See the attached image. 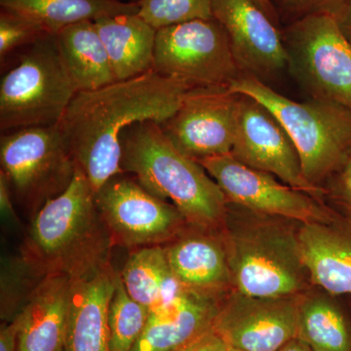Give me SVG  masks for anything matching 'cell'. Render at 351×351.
Listing matches in <instances>:
<instances>
[{
    "label": "cell",
    "instance_id": "obj_4",
    "mask_svg": "<svg viewBox=\"0 0 351 351\" xmlns=\"http://www.w3.org/2000/svg\"><path fill=\"white\" fill-rule=\"evenodd\" d=\"M228 90L250 97L276 117L294 143L304 177L314 186L341 169L351 156L350 108L316 99L298 103L248 73L240 75Z\"/></svg>",
    "mask_w": 351,
    "mask_h": 351
},
{
    "label": "cell",
    "instance_id": "obj_37",
    "mask_svg": "<svg viewBox=\"0 0 351 351\" xmlns=\"http://www.w3.org/2000/svg\"><path fill=\"white\" fill-rule=\"evenodd\" d=\"M254 3L256 4L258 7H260L261 9L267 14V16L270 18V19L274 20L276 15H274V9L272 7L271 2L270 0H253Z\"/></svg>",
    "mask_w": 351,
    "mask_h": 351
},
{
    "label": "cell",
    "instance_id": "obj_23",
    "mask_svg": "<svg viewBox=\"0 0 351 351\" xmlns=\"http://www.w3.org/2000/svg\"><path fill=\"white\" fill-rule=\"evenodd\" d=\"M119 276L128 294L151 313L168 306L186 291L173 274L164 246L131 251Z\"/></svg>",
    "mask_w": 351,
    "mask_h": 351
},
{
    "label": "cell",
    "instance_id": "obj_34",
    "mask_svg": "<svg viewBox=\"0 0 351 351\" xmlns=\"http://www.w3.org/2000/svg\"><path fill=\"white\" fill-rule=\"evenodd\" d=\"M338 188L341 199L351 209V156L341 168Z\"/></svg>",
    "mask_w": 351,
    "mask_h": 351
},
{
    "label": "cell",
    "instance_id": "obj_5",
    "mask_svg": "<svg viewBox=\"0 0 351 351\" xmlns=\"http://www.w3.org/2000/svg\"><path fill=\"white\" fill-rule=\"evenodd\" d=\"M0 82L2 133L59 124L77 90L55 36L25 48Z\"/></svg>",
    "mask_w": 351,
    "mask_h": 351
},
{
    "label": "cell",
    "instance_id": "obj_28",
    "mask_svg": "<svg viewBox=\"0 0 351 351\" xmlns=\"http://www.w3.org/2000/svg\"><path fill=\"white\" fill-rule=\"evenodd\" d=\"M138 16L154 29L212 20L214 0H137Z\"/></svg>",
    "mask_w": 351,
    "mask_h": 351
},
{
    "label": "cell",
    "instance_id": "obj_12",
    "mask_svg": "<svg viewBox=\"0 0 351 351\" xmlns=\"http://www.w3.org/2000/svg\"><path fill=\"white\" fill-rule=\"evenodd\" d=\"M239 98L228 88H193L160 126L176 147L195 160L230 154Z\"/></svg>",
    "mask_w": 351,
    "mask_h": 351
},
{
    "label": "cell",
    "instance_id": "obj_16",
    "mask_svg": "<svg viewBox=\"0 0 351 351\" xmlns=\"http://www.w3.org/2000/svg\"><path fill=\"white\" fill-rule=\"evenodd\" d=\"M117 276L110 262L73 279L64 351H110L108 306Z\"/></svg>",
    "mask_w": 351,
    "mask_h": 351
},
{
    "label": "cell",
    "instance_id": "obj_24",
    "mask_svg": "<svg viewBox=\"0 0 351 351\" xmlns=\"http://www.w3.org/2000/svg\"><path fill=\"white\" fill-rule=\"evenodd\" d=\"M0 7L36 21L53 36L83 21L138 12L137 1L123 0H0Z\"/></svg>",
    "mask_w": 351,
    "mask_h": 351
},
{
    "label": "cell",
    "instance_id": "obj_7",
    "mask_svg": "<svg viewBox=\"0 0 351 351\" xmlns=\"http://www.w3.org/2000/svg\"><path fill=\"white\" fill-rule=\"evenodd\" d=\"M230 279L240 294L254 298L297 295L307 270L298 235L270 226L230 234L226 240Z\"/></svg>",
    "mask_w": 351,
    "mask_h": 351
},
{
    "label": "cell",
    "instance_id": "obj_6",
    "mask_svg": "<svg viewBox=\"0 0 351 351\" xmlns=\"http://www.w3.org/2000/svg\"><path fill=\"white\" fill-rule=\"evenodd\" d=\"M0 163L12 193L32 216L69 188L77 167L59 124L2 133Z\"/></svg>",
    "mask_w": 351,
    "mask_h": 351
},
{
    "label": "cell",
    "instance_id": "obj_13",
    "mask_svg": "<svg viewBox=\"0 0 351 351\" xmlns=\"http://www.w3.org/2000/svg\"><path fill=\"white\" fill-rule=\"evenodd\" d=\"M237 132L230 154L239 162L279 178L293 189L319 198L324 193L302 173L294 143L262 104L239 95Z\"/></svg>",
    "mask_w": 351,
    "mask_h": 351
},
{
    "label": "cell",
    "instance_id": "obj_8",
    "mask_svg": "<svg viewBox=\"0 0 351 351\" xmlns=\"http://www.w3.org/2000/svg\"><path fill=\"white\" fill-rule=\"evenodd\" d=\"M154 69L193 88H228L243 75L216 20L157 29Z\"/></svg>",
    "mask_w": 351,
    "mask_h": 351
},
{
    "label": "cell",
    "instance_id": "obj_10",
    "mask_svg": "<svg viewBox=\"0 0 351 351\" xmlns=\"http://www.w3.org/2000/svg\"><path fill=\"white\" fill-rule=\"evenodd\" d=\"M96 205L113 247L131 251L164 246L189 226L174 205L152 195L134 178L122 175L97 191Z\"/></svg>",
    "mask_w": 351,
    "mask_h": 351
},
{
    "label": "cell",
    "instance_id": "obj_36",
    "mask_svg": "<svg viewBox=\"0 0 351 351\" xmlns=\"http://www.w3.org/2000/svg\"><path fill=\"white\" fill-rule=\"evenodd\" d=\"M339 21L346 36L351 41V0L348 6L346 7L345 11L341 14V17L339 18Z\"/></svg>",
    "mask_w": 351,
    "mask_h": 351
},
{
    "label": "cell",
    "instance_id": "obj_25",
    "mask_svg": "<svg viewBox=\"0 0 351 351\" xmlns=\"http://www.w3.org/2000/svg\"><path fill=\"white\" fill-rule=\"evenodd\" d=\"M298 338L313 351H351V326L336 304L323 298L301 300Z\"/></svg>",
    "mask_w": 351,
    "mask_h": 351
},
{
    "label": "cell",
    "instance_id": "obj_27",
    "mask_svg": "<svg viewBox=\"0 0 351 351\" xmlns=\"http://www.w3.org/2000/svg\"><path fill=\"white\" fill-rule=\"evenodd\" d=\"M43 278L21 256L5 258L1 269L2 322H12L19 316Z\"/></svg>",
    "mask_w": 351,
    "mask_h": 351
},
{
    "label": "cell",
    "instance_id": "obj_14",
    "mask_svg": "<svg viewBox=\"0 0 351 351\" xmlns=\"http://www.w3.org/2000/svg\"><path fill=\"white\" fill-rule=\"evenodd\" d=\"M301 300L237 294L221 302L214 329L230 348L278 351L299 335Z\"/></svg>",
    "mask_w": 351,
    "mask_h": 351
},
{
    "label": "cell",
    "instance_id": "obj_18",
    "mask_svg": "<svg viewBox=\"0 0 351 351\" xmlns=\"http://www.w3.org/2000/svg\"><path fill=\"white\" fill-rule=\"evenodd\" d=\"M164 247L173 274L186 290L218 295L232 282L226 244L211 232L186 230Z\"/></svg>",
    "mask_w": 351,
    "mask_h": 351
},
{
    "label": "cell",
    "instance_id": "obj_26",
    "mask_svg": "<svg viewBox=\"0 0 351 351\" xmlns=\"http://www.w3.org/2000/svg\"><path fill=\"white\" fill-rule=\"evenodd\" d=\"M149 315L151 311L128 294L119 274L108 306L110 351H130L142 336Z\"/></svg>",
    "mask_w": 351,
    "mask_h": 351
},
{
    "label": "cell",
    "instance_id": "obj_30",
    "mask_svg": "<svg viewBox=\"0 0 351 351\" xmlns=\"http://www.w3.org/2000/svg\"><path fill=\"white\" fill-rule=\"evenodd\" d=\"M350 0H281L284 6L302 17L315 13H328L341 17Z\"/></svg>",
    "mask_w": 351,
    "mask_h": 351
},
{
    "label": "cell",
    "instance_id": "obj_38",
    "mask_svg": "<svg viewBox=\"0 0 351 351\" xmlns=\"http://www.w3.org/2000/svg\"><path fill=\"white\" fill-rule=\"evenodd\" d=\"M228 351H245L242 350H239V348H230Z\"/></svg>",
    "mask_w": 351,
    "mask_h": 351
},
{
    "label": "cell",
    "instance_id": "obj_17",
    "mask_svg": "<svg viewBox=\"0 0 351 351\" xmlns=\"http://www.w3.org/2000/svg\"><path fill=\"white\" fill-rule=\"evenodd\" d=\"M73 279L44 277L16 319L19 351H64Z\"/></svg>",
    "mask_w": 351,
    "mask_h": 351
},
{
    "label": "cell",
    "instance_id": "obj_29",
    "mask_svg": "<svg viewBox=\"0 0 351 351\" xmlns=\"http://www.w3.org/2000/svg\"><path fill=\"white\" fill-rule=\"evenodd\" d=\"M53 36L36 21L13 11H0V60L23 50L41 39Z\"/></svg>",
    "mask_w": 351,
    "mask_h": 351
},
{
    "label": "cell",
    "instance_id": "obj_35",
    "mask_svg": "<svg viewBox=\"0 0 351 351\" xmlns=\"http://www.w3.org/2000/svg\"><path fill=\"white\" fill-rule=\"evenodd\" d=\"M278 351H313L306 341L300 338L293 339L285 346H283Z\"/></svg>",
    "mask_w": 351,
    "mask_h": 351
},
{
    "label": "cell",
    "instance_id": "obj_21",
    "mask_svg": "<svg viewBox=\"0 0 351 351\" xmlns=\"http://www.w3.org/2000/svg\"><path fill=\"white\" fill-rule=\"evenodd\" d=\"M94 22L117 82L154 69L157 29L138 13L108 16Z\"/></svg>",
    "mask_w": 351,
    "mask_h": 351
},
{
    "label": "cell",
    "instance_id": "obj_31",
    "mask_svg": "<svg viewBox=\"0 0 351 351\" xmlns=\"http://www.w3.org/2000/svg\"><path fill=\"white\" fill-rule=\"evenodd\" d=\"M228 348L230 346L211 327L172 351H228Z\"/></svg>",
    "mask_w": 351,
    "mask_h": 351
},
{
    "label": "cell",
    "instance_id": "obj_22",
    "mask_svg": "<svg viewBox=\"0 0 351 351\" xmlns=\"http://www.w3.org/2000/svg\"><path fill=\"white\" fill-rule=\"evenodd\" d=\"M58 48L77 92L117 82L108 51L94 21H83L55 34Z\"/></svg>",
    "mask_w": 351,
    "mask_h": 351
},
{
    "label": "cell",
    "instance_id": "obj_9",
    "mask_svg": "<svg viewBox=\"0 0 351 351\" xmlns=\"http://www.w3.org/2000/svg\"><path fill=\"white\" fill-rule=\"evenodd\" d=\"M290 62L316 100L351 110V41L336 16H304L289 29Z\"/></svg>",
    "mask_w": 351,
    "mask_h": 351
},
{
    "label": "cell",
    "instance_id": "obj_11",
    "mask_svg": "<svg viewBox=\"0 0 351 351\" xmlns=\"http://www.w3.org/2000/svg\"><path fill=\"white\" fill-rule=\"evenodd\" d=\"M198 162L219 184L228 201L263 215L295 219L302 223H330L315 198L274 176L239 162L232 154L206 157Z\"/></svg>",
    "mask_w": 351,
    "mask_h": 351
},
{
    "label": "cell",
    "instance_id": "obj_1",
    "mask_svg": "<svg viewBox=\"0 0 351 351\" xmlns=\"http://www.w3.org/2000/svg\"><path fill=\"white\" fill-rule=\"evenodd\" d=\"M191 89L154 69L90 91L77 92L59 122L76 166L95 193L123 175L121 136L138 122L163 123Z\"/></svg>",
    "mask_w": 351,
    "mask_h": 351
},
{
    "label": "cell",
    "instance_id": "obj_33",
    "mask_svg": "<svg viewBox=\"0 0 351 351\" xmlns=\"http://www.w3.org/2000/svg\"><path fill=\"white\" fill-rule=\"evenodd\" d=\"M18 322H2L0 328V351H19L18 348Z\"/></svg>",
    "mask_w": 351,
    "mask_h": 351
},
{
    "label": "cell",
    "instance_id": "obj_19",
    "mask_svg": "<svg viewBox=\"0 0 351 351\" xmlns=\"http://www.w3.org/2000/svg\"><path fill=\"white\" fill-rule=\"evenodd\" d=\"M218 295L184 291L168 306L152 311L142 336L130 351H172L213 327Z\"/></svg>",
    "mask_w": 351,
    "mask_h": 351
},
{
    "label": "cell",
    "instance_id": "obj_32",
    "mask_svg": "<svg viewBox=\"0 0 351 351\" xmlns=\"http://www.w3.org/2000/svg\"><path fill=\"white\" fill-rule=\"evenodd\" d=\"M0 212L2 219L11 223H19L12 203V191L6 176L0 171Z\"/></svg>",
    "mask_w": 351,
    "mask_h": 351
},
{
    "label": "cell",
    "instance_id": "obj_2",
    "mask_svg": "<svg viewBox=\"0 0 351 351\" xmlns=\"http://www.w3.org/2000/svg\"><path fill=\"white\" fill-rule=\"evenodd\" d=\"M113 245L80 168L69 188L32 216L20 256L38 276L80 278L110 263Z\"/></svg>",
    "mask_w": 351,
    "mask_h": 351
},
{
    "label": "cell",
    "instance_id": "obj_15",
    "mask_svg": "<svg viewBox=\"0 0 351 351\" xmlns=\"http://www.w3.org/2000/svg\"><path fill=\"white\" fill-rule=\"evenodd\" d=\"M213 17L228 34L243 73L269 76L290 62L272 20L253 0H214Z\"/></svg>",
    "mask_w": 351,
    "mask_h": 351
},
{
    "label": "cell",
    "instance_id": "obj_20",
    "mask_svg": "<svg viewBox=\"0 0 351 351\" xmlns=\"http://www.w3.org/2000/svg\"><path fill=\"white\" fill-rule=\"evenodd\" d=\"M311 280L332 295H351V235L328 223H302L298 234Z\"/></svg>",
    "mask_w": 351,
    "mask_h": 351
},
{
    "label": "cell",
    "instance_id": "obj_3",
    "mask_svg": "<svg viewBox=\"0 0 351 351\" xmlns=\"http://www.w3.org/2000/svg\"><path fill=\"white\" fill-rule=\"evenodd\" d=\"M121 168L152 195L170 200L189 226L212 232L223 223L226 199L202 165L180 151L154 121L138 122L121 136Z\"/></svg>",
    "mask_w": 351,
    "mask_h": 351
}]
</instances>
